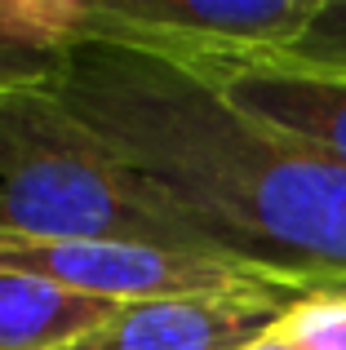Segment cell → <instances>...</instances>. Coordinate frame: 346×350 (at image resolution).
Masks as SVG:
<instances>
[{
	"mask_svg": "<svg viewBox=\"0 0 346 350\" xmlns=\"http://www.w3.org/2000/svg\"><path fill=\"white\" fill-rule=\"evenodd\" d=\"M58 98L217 253L306 288H346V169L231 107L160 53L80 40Z\"/></svg>",
	"mask_w": 346,
	"mask_h": 350,
	"instance_id": "obj_1",
	"label": "cell"
},
{
	"mask_svg": "<svg viewBox=\"0 0 346 350\" xmlns=\"http://www.w3.org/2000/svg\"><path fill=\"white\" fill-rule=\"evenodd\" d=\"M249 350H297V346H293V342H284V337H280L276 328H271V333L262 337V342H253Z\"/></svg>",
	"mask_w": 346,
	"mask_h": 350,
	"instance_id": "obj_11",
	"label": "cell"
},
{
	"mask_svg": "<svg viewBox=\"0 0 346 350\" xmlns=\"http://www.w3.org/2000/svg\"><path fill=\"white\" fill-rule=\"evenodd\" d=\"M297 350H346V288H315L276 324Z\"/></svg>",
	"mask_w": 346,
	"mask_h": 350,
	"instance_id": "obj_9",
	"label": "cell"
},
{
	"mask_svg": "<svg viewBox=\"0 0 346 350\" xmlns=\"http://www.w3.org/2000/svg\"><path fill=\"white\" fill-rule=\"evenodd\" d=\"M306 293L315 288L289 280H253L187 297L120 301L67 350H249Z\"/></svg>",
	"mask_w": 346,
	"mask_h": 350,
	"instance_id": "obj_5",
	"label": "cell"
},
{
	"mask_svg": "<svg viewBox=\"0 0 346 350\" xmlns=\"http://www.w3.org/2000/svg\"><path fill=\"white\" fill-rule=\"evenodd\" d=\"M284 62L315 71H338L346 76V0H320L315 18L306 23V31L289 44V53H280Z\"/></svg>",
	"mask_w": 346,
	"mask_h": 350,
	"instance_id": "obj_10",
	"label": "cell"
},
{
	"mask_svg": "<svg viewBox=\"0 0 346 350\" xmlns=\"http://www.w3.org/2000/svg\"><path fill=\"white\" fill-rule=\"evenodd\" d=\"M0 266L49 280L67 293L98 301H151L187 293L235 288L276 275L217 253H187L160 244H120V239H23L0 235Z\"/></svg>",
	"mask_w": 346,
	"mask_h": 350,
	"instance_id": "obj_4",
	"label": "cell"
},
{
	"mask_svg": "<svg viewBox=\"0 0 346 350\" xmlns=\"http://www.w3.org/2000/svg\"><path fill=\"white\" fill-rule=\"evenodd\" d=\"M0 235L217 253L62 103L53 85L0 94Z\"/></svg>",
	"mask_w": 346,
	"mask_h": 350,
	"instance_id": "obj_2",
	"label": "cell"
},
{
	"mask_svg": "<svg viewBox=\"0 0 346 350\" xmlns=\"http://www.w3.org/2000/svg\"><path fill=\"white\" fill-rule=\"evenodd\" d=\"M217 85V94L267 129L311 146L315 155L346 169V76L297 67L284 58H253L196 67Z\"/></svg>",
	"mask_w": 346,
	"mask_h": 350,
	"instance_id": "obj_6",
	"label": "cell"
},
{
	"mask_svg": "<svg viewBox=\"0 0 346 350\" xmlns=\"http://www.w3.org/2000/svg\"><path fill=\"white\" fill-rule=\"evenodd\" d=\"M111 310L116 301L80 297L27 271L0 266V350H67Z\"/></svg>",
	"mask_w": 346,
	"mask_h": 350,
	"instance_id": "obj_8",
	"label": "cell"
},
{
	"mask_svg": "<svg viewBox=\"0 0 346 350\" xmlns=\"http://www.w3.org/2000/svg\"><path fill=\"white\" fill-rule=\"evenodd\" d=\"M315 9L320 0H80V40L222 67L289 53Z\"/></svg>",
	"mask_w": 346,
	"mask_h": 350,
	"instance_id": "obj_3",
	"label": "cell"
},
{
	"mask_svg": "<svg viewBox=\"0 0 346 350\" xmlns=\"http://www.w3.org/2000/svg\"><path fill=\"white\" fill-rule=\"evenodd\" d=\"M80 44V0H0V94L58 85Z\"/></svg>",
	"mask_w": 346,
	"mask_h": 350,
	"instance_id": "obj_7",
	"label": "cell"
}]
</instances>
